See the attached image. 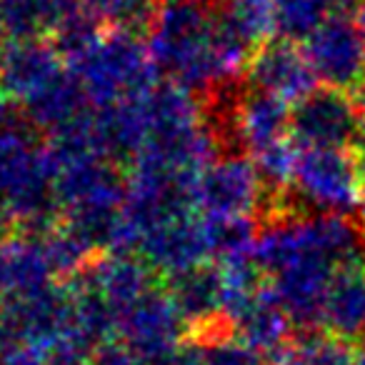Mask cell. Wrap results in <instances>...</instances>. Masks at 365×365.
Masks as SVG:
<instances>
[{
    "label": "cell",
    "mask_w": 365,
    "mask_h": 365,
    "mask_svg": "<svg viewBox=\"0 0 365 365\" xmlns=\"http://www.w3.org/2000/svg\"><path fill=\"white\" fill-rule=\"evenodd\" d=\"M363 258V225L300 208L268 215L253 250L270 293L298 330H320V310L333 275Z\"/></svg>",
    "instance_id": "cell-1"
},
{
    "label": "cell",
    "mask_w": 365,
    "mask_h": 365,
    "mask_svg": "<svg viewBox=\"0 0 365 365\" xmlns=\"http://www.w3.org/2000/svg\"><path fill=\"white\" fill-rule=\"evenodd\" d=\"M145 46L158 76L195 96L225 93L253 58V43L228 8L203 0H163L148 23Z\"/></svg>",
    "instance_id": "cell-2"
},
{
    "label": "cell",
    "mask_w": 365,
    "mask_h": 365,
    "mask_svg": "<svg viewBox=\"0 0 365 365\" xmlns=\"http://www.w3.org/2000/svg\"><path fill=\"white\" fill-rule=\"evenodd\" d=\"M88 106L118 108L158 86V68L145 41L133 31H113L83 21L58 41Z\"/></svg>",
    "instance_id": "cell-3"
},
{
    "label": "cell",
    "mask_w": 365,
    "mask_h": 365,
    "mask_svg": "<svg viewBox=\"0 0 365 365\" xmlns=\"http://www.w3.org/2000/svg\"><path fill=\"white\" fill-rule=\"evenodd\" d=\"M0 96L46 135L93 110L73 81L63 51L48 41H0Z\"/></svg>",
    "instance_id": "cell-4"
},
{
    "label": "cell",
    "mask_w": 365,
    "mask_h": 365,
    "mask_svg": "<svg viewBox=\"0 0 365 365\" xmlns=\"http://www.w3.org/2000/svg\"><path fill=\"white\" fill-rule=\"evenodd\" d=\"M56 213L48 140L31 123L0 125V215L21 228L51 223Z\"/></svg>",
    "instance_id": "cell-5"
},
{
    "label": "cell",
    "mask_w": 365,
    "mask_h": 365,
    "mask_svg": "<svg viewBox=\"0 0 365 365\" xmlns=\"http://www.w3.org/2000/svg\"><path fill=\"white\" fill-rule=\"evenodd\" d=\"M68 343H76L71 283L0 298V353L26 355L48 365Z\"/></svg>",
    "instance_id": "cell-6"
},
{
    "label": "cell",
    "mask_w": 365,
    "mask_h": 365,
    "mask_svg": "<svg viewBox=\"0 0 365 365\" xmlns=\"http://www.w3.org/2000/svg\"><path fill=\"white\" fill-rule=\"evenodd\" d=\"M193 203L208 223L253 220L258 223L268 208H275L273 193L263 175L243 153H218L193 182Z\"/></svg>",
    "instance_id": "cell-7"
},
{
    "label": "cell",
    "mask_w": 365,
    "mask_h": 365,
    "mask_svg": "<svg viewBox=\"0 0 365 365\" xmlns=\"http://www.w3.org/2000/svg\"><path fill=\"white\" fill-rule=\"evenodd\" d=\"M288 193L303 205L300 210L348 218L363 208L365 195L355 150L298 148Z\"/></svg>",
    "instance_id": "cell-8"
},
{
    "label": "cell",
    "mask_w": 365,
    "mask_h": 365,
    "mask_svg": "<svg viewBox=\"0 0 365 365\" xmlns=\"http://www.w3.org/2000/svg\"><path fill=\"white\" fill-rule=\"evenodd\" d=\"M290 133L298 148L355 150L365 133V108L350 91L320 86L293 108Z\"/></svg>",
    "instance_id": "cell-9"
},
{
    "label": "cell",
    "mask_w": 365,
    "mask_h": 365,
    "mask_svg": "<svg viewBox=\"0 0 365 365\" xmlns=\"http://www.w3.org/2000/svg\"><path fill=\"white\" fill-rule=\"evenodd\" d=\"M190 335L175 300L160 283L118 318V343L135 350L153 365H165Z\"/></svg>",
    "instance_id": "cell-10"
},
{
    "label": "cell",
    "mask_w": 365,
    "mask_h": 365,
    "mask_svg": "<svg viewBox=\"0 0 365 365\" xmlns=\"http://www.w3.org/2000/svg\"><path fill=\"white\" fill-rule=\"evenodd\" d=\"M303 51L318 83L325 88H358L365 73V36L355 18L330 16L308 41Z\"/></svg>",
    "instance_id": "cell-11"
},
{
    "label": "cell",
    "mask_w": 365,
    "mask_h": 365,
    "mask_svg": "<svg viewBox=\"0 0 365 365\" xmlns=\"http://www.w3.org/2000/svg\"><path fill=\"white\" fill-rule=\"evenodd\" d=\"M245 81L250 91H258L293 108L320 88L303 48L280 38L255 48L245 71Z\"/></svg>",
    "instance_id": "cell-12"
},
{
    "label": "cell",
    "mask_w": 365,
    "mask_h": 365,
    "mask_svg": "<svg viewBox=\"0 0 365 365\" xmlns=\"http://www.w3.org/2000/svg\"><path fill=\"white\" fill-rule=\"evenodd\" d=\"M170 298L190 328V338L220 333L225 328L223 278L215 263H203L198 268L180 273L165 283Z\"/></svg>",
    "instance_id": "cell-13"
},
{
    "label": "cell",
    "mask_w": 365,
    "mask_h": 365,
    "mask_svg": "<svg viewBox=\"0 0 365 365\" xmlns=\"http://www.w3.org/2000/svg\"><path fill=\"white\" fill-rule=\"evenodd\" d=\"M83 21L78 0H0V33L13 41H61Z\"/></svg>",
    "instance_id": "cell-14"
},
{
    "label": "cell",
    "mask_w": 365,
    "mask_h": 365,
    "mask_svg": "<svg viewBox=\"0 0 365 365\" xmlns=\"http://www.w3.org/2000/svg\"><path fill=\"white\" fill-rule=\"evenodd\" d=\"M228 328L235 338L248 343L250 348L258 350L260 355H265V358L273 360V363L280 358V353L288 348L295 335L290 318L285 315V310L280 308L275 295L270 293L268 280H265V285L253 298L245 300V303L230 315Z\"/></svg>",
    "instance_id": "cell-15"
},
{
    "label": "cell",
    "mask_w": 365,
    "mask_h": 365,
    "mask_svg": "<svg viewBox=\"0 0 365 365\" xmlns=\"http://www.w3.org/2000/svg\"><path fill=\"white\" fill-rule=\"evenodd\" d=\"M320 330L345 343L365 340V258L333 275L320 310Z\"/></svg>",
    "instance_id": "cell-16"
},
{
    "label": "cell",
    "mask_w": 365,
    "mask_h": 365,
    "mask_svg": "<svg viewBox=\"0 0 365 365\" xmlns=\"http://www.w3.org/2000/svg\"><path fill=\"white\" fill-rule=\"evenodd\" d=\"M275 365H355V348L325 330H298Z\"/></svg>",
    "instance_id": "cell-17"
},
{
    "label": "cell",
    "mask_w": 365,
    "mask_h": 365,
    "mask_svg": "<svg viewBox=\"0 0 365 365\" xmlns=\"http://www.w3.org/2000/svg\"><path fill=\"white\" fill-rule=\"evenodd\" d=\"M163 0H78L86 21L113 31H133L148 26Z\"/></svg>",
    "instance_id": "cell-18"
},
{
    "label": "cell",
    "mask_w": 365,
    "mask_h": 365,
    "mask_svg": "<svg viewBox=\"0 0 365 365\" xmlns=\"http://www.w3.org/2000/svg\"><path fill=\"white\" fill-rule=\"evenodd\" d=\"M330 16L328 0H275V38L305 43Z\"/></svg>",
    "instance_id": "cell-19"
},
{
    "label": "cell",
    "mask_w": 365,
    "mask_h": 365,
    "mask_svg": "<svg viewBox=\"0 0 365 365\" xmlns=\"http://www.w3.org/2000/svg\"><path fill=\"white\" fill-rule=\"evenodd\" d=\"M225 8L250 43L275 38V0H228Z\"/></svg>",
    "instance_id": "cell-20"
},
{
    "label": "cell",
    "mask_w": 365,
    "mask_h": 365,
    "mask_svg": "<svg viewBox=\"0 0 365 365\" xmlns=\"http://www.w3.org/2000/svg\"><path fill=\"white\" fill-rule=\"evenodd\" d=\"M200 340L208 365H268V358L253 350L248 343L235 338L230 330L203 335Z\"/></svg>",
    "instance_id": "cell-21"
},
{
    "label": "cell",
    "mask_w": 365,
    "mask_h": 365,
    "mask_svg": "<svg viewBox=\"0 0 365 365\" xmlns=\"http://www.w3.org/2000/svg\"><path fill=\"white\" fill-rule=\"evenodd\" d=\"M93 365H153L123 343H110L93 355Z\"/></svg>",
    "instance_id": "cell-22"
},
{
    "label": "cell",
    "mask_w": 365,
    "mask_h": 365,
    "mask_svg": "<svg viewBox=\"0 0 365 365\" xmlns=\"http://www.w3.org/2000/svg\"><path fill=\"white\" fill-rule=\"evenodd\" d=\"M165 365H208V360H205V353H203V345H200V340L190 338V340H185L180 348H178V353L173 355Z\"/></svg>",
    "instance_id": "cell-23"
},
{
    "label": "cell",
    "mask_w": 365,
    "mask_h": 365,
    "mask_svg": "<svg viewBox=\"0 0 365 365\" xmlns=\"http://www.w3.org/2000/svg\"><path fill=\"white\" fill-rule=\"evenodd\" d=\"M48 365H93V355L78 348L76 343H68L66 348H61L53 355Z\"/></svg>",
    "instance_id": "cell-24"
},
{
    "label": "cell",
    "mask_w": 365,
    "mask_h": 365,
    "mask_svg": "<svg viewBox=\"0 0 365 365\" xmlns=\"http://www.w3.org/2000/svg\"><path fill=\"white\" fill-rule=\"evenodd\" d=\"M333 16H348L350 11H358L360 0H328Z\"/></svg>",
    "instance_id": "cell-25"
},
{
    "label": "cell",
    "mask_w": 365,
    "mask_h": 365,
    "mask_svg": "<svg viewBox=\"0 0 365 365\" xmlns=\"http://www.w3.org/2000/svg\"><path fill=\"white\" fill-rule=\"evenodd\" d=\"M0 365H43L33 358H26V355H13V353H0Z\"/></svg>",
    "instance_id": "cell-26"
},
{
    "label": "cell",
    "mask_w": 365,
    "mask_h": 365,
    "mask_svg": "<svg viewBox=\"0 0 365 365\" xmlns=\"http://www.w3.org/2000/svg\"><path fill=\"white\" fill-rule=\"evenodd\" d=\"M11 223H8L3 215H0V268H3V255H6V245H8V238H11Z\"/></svg>",
    "instance_id": "cell-27"
},
{
    "label": "cell",
    "mask_w": 365,
    "mask_h": 365,
    "mask_svg": "<svg viewBox=\"0 0 365 365\" xmlns=\"http://www.w3.org/2000/svg\"><path fill=\"white\" fill-rule=\"evenodd\" d=\"M355 23H358L360 33H363V36H365V0H360L358 11H355Z\"/></svg>",
    "instance_id": "cell-28"
},
{
    "label": "cell",
    "mask_w": 365,
    "mask_h": 365,
    "mask_svg": "<svg viewBox=\"0 0 365 365\" xmlns=\"http://www.w3.org/2000/svg\"><path fill=\"white\" fill-rule=\"evenodd\" d=\"M8 108H11V106L6 103V98L0 96V125H3L6 120H11V113H8Z\"/></svg>",
    "instance_id": "cell-29"
},
{
    "label": "cell",
    "mask_w": 365,
    "mask_h": 365,
    "mask_svg": "<svg viewBox=\"0 0 365 365\" xmlns=\"http://www.w3.org/2000/svg\"><path fill=\"white\" fill-rule=\"evenodd\" d=\"M355 98H358V101H360V106L365 108V73H363V78H360L358 88H355Z\"/></svg>",
    "instance_id": "cell-30"
},
{
    "label": "cell",
    "mask_w": 365,
    "mask_h": 365,
    "mask_svg": "<svg viewBox=\"0 0 365 365\" xmlns=\"http://www.w3.org/2000/svg\"><path fill=\"white\" fill-rule=\"evenodd\" d=\"M203 3H220V0H203Z\"/></svg>",
    "instance_id": "cell-31"
},
{
    "label": "cell",
    "mask_w": 365,
    "mask_h": 365,
    "mask_svg": "<svg viewBox=\"0 0 365 365\" xmlns=\"http://www.w3.org/2000/svg\"><path fill=\"white\" fill-rule=\"evenodd\" d=\"M0 41H3V33H0Z\"/></svg>",
    "instance_id": "cell-32"
}]
</instances>
